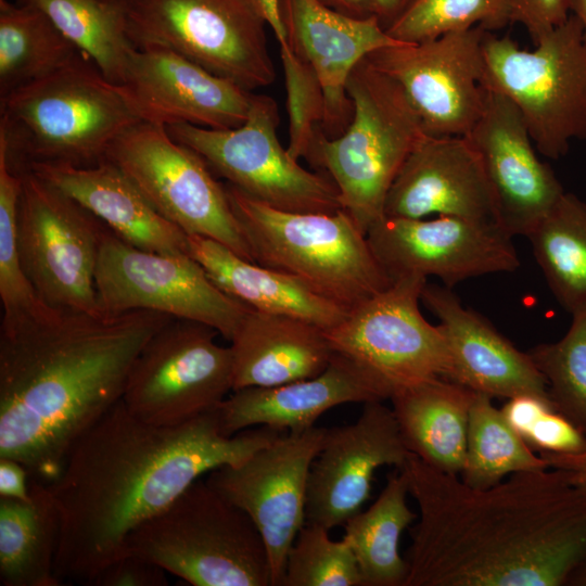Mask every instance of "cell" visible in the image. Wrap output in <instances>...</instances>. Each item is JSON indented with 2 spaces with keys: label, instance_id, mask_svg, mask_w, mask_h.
Listing matches in <instances>:
<instances>
[{
  "label": "cell",
  "instance_id": "20",
  "mask_svg": "<svg viewBox=\"0 0 586 586\" xmlns=\"http://www.w3.org/2000/svg\"><path fill=\"white\" fill-rule=\"evenodd\" d=\"M484 91L482 113L464 137L480 157L497 224L511 237H526L564 190L551 167L537 157L513 102L498 92Z\"/></svg>",
  "mask_w": 586,
  "mask_h": 586
},
{
  "label": "cell",
  "instance_id": "14",
  "mask_svg": "<svg viewBox=\"0 0 586 586\" xmlns=\"http://www.w3.org/2000/svg\"><path fill=\"white\" fill-rule=\"evenodd\" d=\"M201 322L173 318L142 347L129 372L123 403L139 419L163 426L215 409L233 391L230 346Z\"/></svg>",
  "mask_w": 586,
  "mask_h": 586
},
{
  "label": "cell",
  "instance_id": "31",
  "mask_svg": "<svg viewBox=\"0 0 586 586\" xmlns=\"http://www.w3.org/2000/svg\"><path fill=\"white\" fill-rule=\"evenodd\" d=\"M408 495L407 477L397 469L375 501L343 525L362 586H405L408 565L399 552V540L418 518L407 504Z\"/></svg>",
  "mask_w": 586,
  "mask_h": 586
},
{
  "label": "cell",
  "instance_id": "50",
  "mask_svg": "<svg viewBox=\"0 0 586 586\" xmlns=\"http://www.w3.org/2000/svg\"><path fill=\"white\" fill-rule=\"evenodd\" d=\"M571 13L578 18L586 43V0H571Z\"/></svg>",
  "mask_w": 586,
  "mask_h": 586
},
{
  "label": "cell",
  "instance_id": "42",
  "mask_svg": "<svg viewBox=\"0 0 586 586\" xmlns=\"http://www.w3.org/2000/svg\"><path fill=\"white\" fill-rule=\"evenodd\" d=\"M570 14L571 0H510V22L523 25L534 43Z\"/></svg>",
  "mask_w": 586,
  "mask_h": 586
},
{
  "label": "cell",
  "instance_id": "27",
  "mask_svg": "<svg viewBox=\"0 0 586 586\" xmlns=\"http://www.w3.org/2000/svg\"><path fill=\"white\" fill-rule=\"evenodd\" d=\"M230 342L233 391L316 377L335 353L321 327L297 317L252 308Z\"/></svg>",
  "mask_w": 586,
  "mask_h": 586
},
{
  "label": "cell",
  "instance_id": "8",
  "mask_svg": "<svg viewBox=\"0 0 586 586\" xmlns=\"http://www.w3.org/2000/svg\"><path fill=\"white\" fill-rule=\"evenodd\" d=\"M534 50L486 31L482 86L520 111L540 154L558 160L570 141L586 139V43L574 14L544 35Z\"/></svg>",
  "mask_w": 586,
  "mask_h": 586
},
{
  "label": "cell",
  "instance_id": "36",
  "mask_svg": "<svg viewBox=\"0 0 586 586\" xmlns=\"http://www.w3.org/2000/svg\"><path fill=\"white\" fill-rule=\"evenodd\" d=\"M572 316L561 340L527 353L547 382L555 410L586 436V306Z\"/></svg>",
  "mask_w": 586,
  "mask_h": 586
},
{
  "label": "cell",
  "instance_id": "48",
  "mask_svg": "<svg viewBox=\"0 0 586 586\" xmlns=\"http://www.w3.org/2000/svg\"><path fill=\"white\" fill-rule=\"evenodd\" d=\"M327 7L341 12L343 14L366 18L373 14L372 0H319Z\"/></svg>",
  "mask_w": 586,
  "mask_h": 586
},
{
  "label": "cell",
  "instance_id": "51",
  "mask_svg": "<svg viewBox=\"0 0 586 586\" xmlns=\"http://www.w3.org/2000/svg\"><path fill=\"white\" fill-rule=\"evenodd\" d=\"M566 586H586V559L572 574Z\"/></svg>",
  "mask_w": 586,
  "mask_h": 586
},
{
  "label": "cell",
  "instance_id": "21",
  "mask_svg": "<svg viewBox=\"0 0 586 586\" xmlns=\"http://www.w3.org/2000/svg\"><path fill=\"white\" fill-rule=\"evenodd\" d=\"M119 87L140 122L164 127H239L254 93L162 47L135 48Z\"/></svg>",
  "mask_w": 586,
  "mask_h": 586
},
{
  "label": "cell",
  "instance_id": "16",
  "mask_svg": "<svg viewBox=\"0 0 586 586\" xmlns=\"http://www.w3.org/2000/svg\"><path fill=\"white\" fill-rule=\"evenodd\" d=\"M327 429L288 431L244 460L209 472L205 482L242 509L266 545L271 586H281L289 550L306 522L310 467Z\"/></svg>",
  "mask_w": 586,
  "mask_h": 586
},
{
  "label": "cell",
  "instance_id": "39",
  "mask_svg": "<svg viewBox=\"0 0 586 586\" xmlns=\"http://www.w3.org/2000/svg\"><path fill=\"white\" fill-rule=\"evenodd\" d=\"M329 532L303 525L289 550L281 586H362L348 542L333 540Z\"/></svg>",
  "mask_w": 586,
  "mask_h": 586
},
{
  "label": "cell",
  "instance_id": "44",
  "mask_svg": "<svg viewBox=\"0 0 586 586\" xmlns=\"http://www.w3.org/2000/svg\"><path fill=\"white\" fill-rule=\"evenodd\" d=\"M549 409H555L550 400L534 395L509 398L500 408L507 422L523 440L537 419Z\"/></svg>",
  "mask_w": 586,
  "mask_h": 586
},
{
  "label": "cell",
  "instance_id": "26",
  "mask_svg": "<svg viewBox=\"0 0 586 586\" xmlns=\"http://www.w3.org/2000/svg\"><path fill=\"white\" fill-rule=\"evenodd\" d=\"M26 169L71 196L127 243L151 252L189 254L188 234L164 218L109 160L85 167L34 163Z\"/></svg>",
  "mask_w": 586,
  "mask_h": 586
},
{
  "label": "cell",
  "instance_id": "17",
  "mask_svg": "<svg viewBox=\"0 0 586 586\" xmlns=\"http://www.w3.org/2000/svg\"><path fill=\"white\" fill-rule=\"evenodd\" d=\"M482 26L379 49L366 56L403 89L430 136H464L484 105Z\"/></svg>",
  "mask_w": 586,
  "mask_h": 586
},
{
  "label": "cell",
  "instance_id": "10",
  "mask_svg": "<svg viewBox=\"0 0 586 586\" xmlns=\"http://www.w3.org/2000/svg\"><path fill=\"white\" fill-rule=\"evenodd\" d=\"M278 125L276 100L253 93L249 116L239 127L212 129L181 123L166 129L174 140L196 152L213 173L269 206L296 213L343 209L331 177L302 167L281 145Z\"/></svg>",
  "mask_w": 586,
  "mask_h": 586
},
{
  "label": "cell",
  "instance_id": "43",
  "mask_svg": "<svg viewBox=\"0 0 586 586\" xmlns=\"http://www.w3.org/2000/svg\"><path fill=\"white\" fill-rule=\"evenodd\" d=\"M166 571L154 562L133 555H123L106 565L91 586H166Z\"/></svg>",
  "mask_w": 586,
  "mask_h": 586
},
{
  "label": "cell",
  "instance_id": "19",
  "mask_svg": "<svg viewBox=\"0 0 586 586\" xmlns=\"http://www.w3.org/2000/svg\"><path fill=\"white\" fill-rule=\"evenodd\" d=\"M410 454L392 408L364 404L355 422L327 429L309 471L306 523L328 531L344 525L368 500L374 472L402 468Z\"/></svg>",
  "mask_w": 586,
  "mask_h": 586
},
{
  "label": "cell",
  "instance_id": "37",
  "mask_svg": "<svg viewBox=\"0 0 586 586\" xmlns=\"http://www.w3.org/2000/svg\"><path fill=\"white\" fill-rule=\"evenodd\" d=\"M22 187L21 173L0 151V298L1 324L40 316L52 308L37 296L23 269L17 241V207Z\"/></svg>",
  "mask_w": 586,
  "mask_h": 586
},
{
  "label": "cell",
  "instance_id": "47",
  "mask_svg": "<svg viewBox=\"0 0 586 586\" xmlns=\"http://www.w3.org/2000/svg\"><path fill=\"white\" fill-rule=\"evenodd\" d=\"M415 0H372L373 14L380 25L387 28L409 8Z\"/></svg>",
  "mask_w": 586,
  "mask_h": 586
},
{
  "label": "cell",
  "instance_id": "40",
  "mask_svg": "<svg viewBox=\"0 0 586 586\" xmlns=\"http://www.w3.org/2000/svg\"><path fill=\"white\" fill-rule=\"evenodd\" d=\"M280 59L284 72L290 119L288 152L295 160L307 162L324 118L321 86L309 65L288 46L280 43Z\"/></svg>",
  "mask_w": 586,
  "mask_h": 586
},
{
  "label": "cell",
  "instance_id": "25",
  "mask_svg": "<svg viewBox=\"0 0 586 586\" xmlns=\"http://www.w3.org/2000/svg\"><path fill=\"white\" fill-rule=\"evenodd\" d=\"M386 388L351 357L335 352L318 375L276 386L231 392L219 405L221 431L232 436L251 426L304 431L326 411L346 403L390 399Z\"/></svg>",
  "mask_w": 586,
  "mask_h": 586
},
{
  "label": "cell",
  "instance_id": "2",
  "mask_svg": "<svg viewBox=\"0 0 586 586\" xmlns=\"http://www.w3.org/2000/svg\"><path fill=\"white\" fill-rule=\"evenodd\" d=\"M282 433L264 425L227 436L218 406L178 425H156L120 399L76 442L49 485L60 513L55 576L90 585L124 555L128 535L192 483Z\"/></svg>",
  "mask_w": 586,
  "mask_h": 586
},
{
  "label": "cell",
  "instance_id": "46",
  "mask_svg": "<svg viewBox=\"0 0 586 586\" xmlns=\"http://www.w3.org/2000/svg\"><path fill=\"white\" fill-rule=\"evenodd\" d=\"M551 468L569 472L574 484L586 483V450L576 454L539 453Z\"/></svg>",
  "mask_w": 586,
  "mask_h": 586
},
{
  "label": "cell",
  "instance_id": "9",
  "mask_svg": "<svg viewBox=\"0 0 586 586\" xmlns=\"http://www.w3.org/2000/svg\"><path fill=\"white\" fill-rule=\"evenodd\" d=\"M136 48L162 47L253 92L276 79L254 0H119Z\"/></svg>",
  "mask_w": 586,
  "mask_h": 586
},
{
  "label": "cell",
  "instance_id": "12",
  "mask_svg": "<svg viewBox=\"0 0 586 586\" xmlns=\"http://www.w3.org/2000/svg\"><path fill=\"white\" fill-rule=\"evenodd\" d=\"M105 158L187 234L213 239L254 262L225 184L214 178L196 152L174 140L166 127L135 124L112 143Z\"/></svg>",
  "mask_w": 586,
  "mask_h": 586
},
{
  "label": "cell",
  "instance_id": "24",
  "mask_svg": "<svg viewBox=\"0 0 586 586\" xmlns=\"http://www.w3.org/2000/svg\"><path fill=\"white\" fill-rule=\"evenodd\" d=\"M420 301L440 320L451 360L449 380L492 398L534 395L550 400L547 382L528 353L464 307L450 288L426 282Z\"/></svg>",
  "mask_w": 586,
  "mask_h": 586
},
{
  "label": "cell",
  "instance_id": "35",
  "mask_svg": "<svg viewBox=\"0 0 586 586\" xmlns=\"http://www.w3.org/2000/svg\"><path fill=\"white\" fill-rule=\"evenodd\" d=\"M492 397L474 392L470 407L467 450L460 479L473 488H487L517 472L550 468L511 428Z\"/></svg>",
  "mask_w": 586,
  "mask_h": 586
},
{
  "label": "cell",
  "instance_id": "5",
  "mask_svg": "<svg viewBox=\"0 0 586 586\" xmlns=\"http://www.w3.org/2000/svg\"><path fill=\"white\" fill-rule=\"evenodd\" d=\"M253 260L280 271L346 313L394 281L344 209L296 213L269 206L227 183Z\"/></svg>",
  "mask_w": 586,
  "mask_h": 586
},
{
  "label": "cell",
  "instance_id": "1",
  "mask_svg": "<svg viewBox=\"0 0 586 586\" xmlns=\"http://www.w3.org/2000/svg\"><path fill=\"white\" fill-rule=\"evenodd\" d=\"M399 469L419 509L405 586H566L586 559V483L565 470L473 488L413 454Z\"/></svg>",
  "mask_w": 586,
  "mask_h": 586
},
{
  "label": "cell",
  "instance_id": "22",
  "mask_svg": "<svg viewBox=\"0 0 586 586\" xmlns=\"http://www.w3.org/2000/svg\"><path fill=\"white\" fill-rule=\"evenodd\" d=\"M279 12L288 46L321 86L323 132L329 139L340 137L353 119L346 82L355 65L379 49L405 42L390 36L374 15L353 17L319 0H279Z\"/></svg>",
  "mask_w": 586,
  "mask_h": 586
},
{
  "label": "cell",
  "instance_id": "30",
  "mask_svg": "<svg viewBox=\"0 0 586 586\" xmlns=\"http://www.w3.org/2000/svg\"><path fill=\"white\" fill-rule=\"evenodd\" d=\"M60 513L49 487L29 476L25 499L0 497V582L3 586H60L54 561Z\"/></svg>",
  "mask_w": 586,
  "mask_h": 586
},
{
  "label": "cell",
  "instance_id": "34",
  "mask_svg": "<svg viewBox=\"0 0 586 586\" xmlns=\"http://www.w3.org/2000/svg\"><path fill=\"white\" fill-rule=\"evenodd\" d=\"M41 11L112 82L124 78L130 41L119 0H16Z\"/></svg>",
  "mask_w": 586,
  "mask_h": 586
},
{
  "label": "cell",
  "instance_id": "4",
  "mask_svg": "<svg viewBox=\"0 0 586 586\" xmlns=\"http://www.w3.org/2000/svg\"><path fill=\"white\" fill-rule=\"evenodd\" d=\"M139 122L119 85L80 54L0 98V150L17 171L34 163L91 166Z\"/></svg>",
  "mask_w": 586,
  "mask_h": 586
},
{
  "label": "cell",
  "instance_id": "6",
  "mask_svg": "<svg viewBox=\"0 0 586 586\" xmlns=\"http://www.w3.org/2000/svg\"><path fill=\"white\" fill-rule=\"evenodd\" d=\"M346 91L353 119L343 135L317 133L308 163L328 173L359 229L384 217L387 193L406 158L426 135L402 87L366 58L351 72Z\"/></svg>",
  "mask_w": 586,
  "mask_h": 586
},
{
  "label": "cell",
  "instance_id": "13",
  "mask_svg": "<svg viewBox=\"0 0 586 586\" xmlns=\"http://www.w3.org/2000/svg\"><path fill=\"white\" fill-rule=\"evenodd\" d=\"M101 311L151 310L215 329L231 341L251 309L229 296L190 254L138 249L103 227L95 270Z\"/></svg>",
  "mask_w": 586,
  "mask_h": 586
},
{
  "label": "cell",
  "instance_id": "7",
  "mask_svg": "<svg viewBox=\"0 0 586 586\" xmlns=\"http://www.w3.org/2000/svg\"><path fill=\"white\" fill-rule=\"evenodd\" d=\"M124 555L154 562L194 586H271L269 556L258 528L201 480L133 530Z\"/></svg>",
  "mask_w": 586,
  "mask_h": 586
},
{
  "label": "cell",
  "instance_id": "11",
  "mask_svg": "<svg viewBox=\"0 0 586 586\" xmlns=\"http://www.w3.org/2000/svg\"><path fill=\"white\" fill-rule=\"evenodd\" d=\"M20 173L18 251L37 296L58 311L104 316L95 286L104 225L31 170Z\"/></svg>",
  "mask_w": 586,
  "mask_h": 586
},
{
  "label": "cell",
  "instance_id": "49",
  "mask_svg": "<svg viewBox=\"0 0 586 586\" xmlns=\"http://www.w3.org/2000/svg\"><path fill=\"white\" fill-rule=\"evenodd\" d=\"M267 24L280 43L286 42L285 31L280 18L279 0H254Z\"/></svg>",
  "mask_w": 586,
  "mask_h": 586
},
{
  "label": "cell",
  "instance_id": "18",
  "mask_svg": "<svg viewBox=\"0 0 586 586\" xmlns=\"http://www.w3.org/2000/svg\"><path fill=\"white\" fill-rule=\"evenodd\" d=\"M367 239L393 281L433 276L451 288L469 278L513 271L520 265L512 237L492 221L384 216L368 230Z\"/></svg>",
  "mask_w": 586,
  "mask_h": 586
},
{
  "label": "cell",
  "instance_id": "38",
  "mask_svg": "<svg viewBox=\"0 0 586 586\" xmlns=\"http://www.w3.org/2000/svg\"><path fill=\"white\" fill-rule=\"evenodd\" d=\"M510 22V0H415L387 28L394 39L417 43L482 26L491 31Z\"/></svg>",
  "mask_w": 586,
  "mask_h": 586
},
{
  "label": "cell",
  "instance_id": "33",
  "mask_svg": "<svg viewBox=\"0 0 586 586\" xmlns=\"http://www.w3.org/2000/svg\"><path fill=\"white\" fill-rule=\"evenodd\" d=\"M526 237L562 307L586 306V203L564 192Z\"/></svg>",
  "mask_w": 586,
  "mask_h": 586
},
{
  "label": "cell",
  "instance_id": "52",
  "mask_svg": "<svg viewBox=\"0 0 586 586\" xmlns=\"http://www.w3.org/2000/svg\"><path fill=\"white\" fill-rule=\"evenodd\" d=\"M103 1H106V2H115L117 0H103Z\"/></svg>",
  "mask_w": 586,
  "mask_h": 586
},
{
  "label": "cell",
  "instance_id": "28",
  "mask_svg": "<svg viewBox=\"0 0 586 586\" xmlns=\"http://www.w3.org/2000/svg\"><path fill=\"white\" fill-rule=\"evenodd\" d=\"M188 241L189 254L211 280L252 309L297 317L324 330L337 326L347 315L297 280L247 260L213 239L188 234Z\"/></svg>",
  "mask_w": 586,
  "mask_h": 586
},
{
  "label": "cell",
  "instance_id": "45",
  "mask_svg": "<svg viewBox=\"0 0 586 586\" xmlns=\"http://www.w3.org/2000/svg\"><path fill=\"white\" fill-rule=\"evenodd\" d=\"M29 493V473L18 461L0 458V497L25 499Z\"/></svg>",
  "mask_w": 586,
  "mask_h": 586
},
{
  "label": "cell",
  "instance_id": "41",
  "mask_svg": "<svg viewBox=\"0 0 586 586\" xmlns=\"http://www.w3.org/2000/svg\"><path fill=\"white\" fill-rule=\"evenodd\" d=\"M524 441L538 453L576 454L586 450V436L555 409L547 410L537 419Z\"/></svg>",
  "mask_w": 586,
  "mask_h": 586
},
{
  "label": "cell",
  "instance_id": "23",
  "mask_svg": "<svg viewBox=\"0 0 586 586\" xmlns=\"http://www.w3.org/2000/svg\"><path fill=\"white\" fill-rule=\"evenodd\" d=\"M430 215L497 224L483 166L464 136L424 135L390 188L384 216L417 219Z\"/></svg>",
  "mask_w": 586,
  "mask_h": 586
},
{
  "label": "cell",
  "instance_id": "32",
  "mask_svg": "<svg viewBox=\"0 0 586 586\" xmlns=\"http://www.w3.org/2000/svg\"><path fill=\"white\" fill-rule=\"evenodd\" d=\"M80 54L41 11L0 0V98Z\"/></svg>",
  "mask_w": 586,
  "mask_h": 586
},
{
  "label": "cell",
  "instance_id": "29",
  "mask_svg": "<svg viewBox=\"0 0 586 586\" xmlns=\"http://www.w3.org/2000/svg\"><path fill=\"white\" fill-rule=\"evenodd\" d=\"M473 393L446 378L397 391L390 400L407 449L438 471L460 475Z\"/></svg>",
  "mask_w": 586,
  "mask_h": 586
},
{
  "label": "cell",
  "instance_id": "3",
  "mask_svg": "<svg viewBox=\"0 0 586 586\" xmlns=\"http://www.w3.org/2000/svg\"><path fill=\"white\" fill-rule=\"evenodd\" d=\"M171 319L51 309L1 324L0 458L53 483L76 442L122 399L142 347Z\"/></svg>",
  "mask_w": 586,
  "mask_h": 586
},
{
  "label": "cell",
  "instance_id": "15",
  "mask_svg": "<svg viewBox=\"0 0 586 586\" xmlns=\"http://www.w3.org/2000/svg\"><path fill=\"white\" fill-rule=\"evenodd\" d=\"M426 282L417 276L394 280L326 330L334 352L364 367L391 397L406 386L451 374L445 337L419 308Z\"/></svg>",
  "mask_w": 586,
  "mask_h": 586
}]
</instances>
